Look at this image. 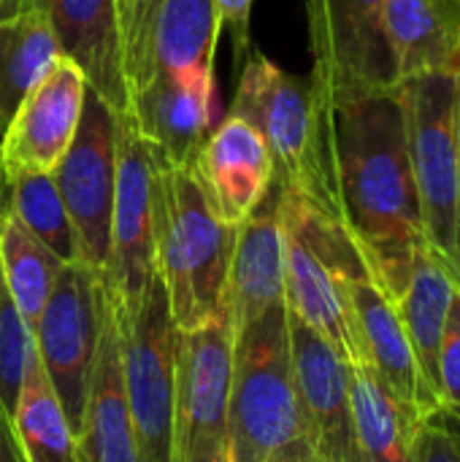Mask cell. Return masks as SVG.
I'll return each instance as SVG.
<instances>
[{"label": "cell", "mask_w": 460, "mask_h": 462, "mask_svg": "<svg viewBox=\"0 0 460 462\" xmlns=\"http://www.w3.org/2000/svg\"><path fill=\"white\" fill-rule=\"evenodd\" d=\"M320 114L331 222L399 303L426 244L401 92L320 103Z\"/></svg>", "instance_id": "cell-1"}, {"label": "cell", "mask_w": 460, "mask_h": 462, "mask_svg": "<svg viewBox=\"0 0 460 462\" xmlns=\"http://www.w3.org/2000/svg\"><path fill=\"white\" fill-rule=\"evenodd\" d=\"M155 265L176 330H195L230 311L228 273L236 227L225 225L190 168L157 160Z\"/></svg>", "instance_id": "cell-2"}, {"label": "cell", "mask_w": 460, "mask_h": 462, "mask_svg": "<svg viewBox=\"0 0 460 462\" xmlns=\"http://www.w3.org/2000/svg\"><path fill=\"white\" fill-rule=\"evenodd\" d=\"M233 114L263 135L274 160V184L331 219L323 114L312 79L287 73L263 51L249 49L239 68Z\"/></svg>", "instance_id": "cell-3"}, {"label": "cell", "mask_w": 460, "mask_h": 462, "mask_svg": "<svg viewBox=\"0 0 460 462\" xmlns=\"http://www.w3.org/2000/svg\"><path fill=\"white\" fill-rule=\"evenodd\" d=\"M423 238L460 290L458 70H439L399 84Z\"/></svg>", "instance_id": "cell-4"}, {"label": "cell", "mask_w": 460, "mask_h": 462, "mask_svg": "<svg viewBox=\"0 0 460 462\" xmlns=\"http://www.w3.org/2000/svg\"><path fill=\"white\" fill-rule=\"evenodd\" d=\"M233 333L230 462H268L277 449L304 436L287 306L279 303Z\"/></svg>", "instance_id": "cell-5"}, {"label": "cell", "mask_w": 460, "mask_h": 462, "mask_svg": "<svg viewBox=\"0 0 460 462\" xmlns=\"http://www.w3.org/2000/svg\"><path fill=\"white\" fill-rule=\"evenodd\" d=\"M279 189V187H277ZM285 225V306L317 330L347 365H366L344 271L363 265L336 222L293 192L279 189Z\"/></svg>", "instance_id": "cell-6"}, {"label": "cell", "mask_w": 460, "mask_h": 462, "mask_svg": "<svg viewBox=\"0 0 460 462\" xmlns=\"http://www.w3.org/2000/svg\"><path fill=\"white\" fill-rule=\"evenodd\" d=\"M114 311L122 336V376L136 457L138 462H174V371L179 330L160 273L155 271L141 306L130 317L119 314L117 306Z\"/></svg>", "instance_id": "cell-7"}, {"label": "cell", "mask_w": 460, "mask_h": 462, "mask_svg": "<svg viewBox=\"0 0 460 462\" xmlns=\"http://www.w3.org/2000/svg\"><path fill=\"white\" fill-rule=\"evenodd\" d=\"M230 311L179 330L174 371V462H230Z\"/></svg>", "instance_id": "cell-8"}, {"label": "cell", "mask_w": 460, "mask_h": 462, "mask_svg": "<svg viewBox=\"0 0 460 462\" xmlns=\"http://www.w3.org/2000/svg\"><path fill=\"white\" fill-rule=\"evenodd\" d=\"M385 0H306L312 87L320 103L399 89L382 27Z\"/></svg>", "instance_id": "cell-9"}, {"label": "cell", "mask_w": 460, "mask_h": 462, "mask_svg": "<svg viewBox=\"0 0 460 462\" xmlns=\"http://www.w3.org/2000/svg\"><path fill=\"white\" fill-rule=\"evenodd\" d=\"M33 336L49 387L79 436L100 341V276L79 260L62 263Z\"/></svg>", "instance_id": "cell-10"}, {"label": "cell", "mask_w": 460, "mask_h": 462, "mask_svg": "<svg viewBox=\"0 0 460 462\" xmlns=\"http://www.w3.org/2000/svg\"><path fill=\"white\" fill-rule=\"evenodd\" d=\"M52 176L76 233L79 260L103 279L117 192V114L89 87L76 135Z\"/></svg>", "instance_id": "cell-11"}, {"label": "cell", "mask_w": 460, "mask_h": 462, "mask_svg": "<svg viewBox=\"0 0 460 462\" xmlns=\"http://www.w3.org/2000/svg\"><path fill=\"white\" fill-rule=\"evenodd\" d=\"M155 181L157 162L133 119L117 116V192L111 214V246L103 273L119 314L130 317L157 271L155 265Z\"/></svg>", "instance_id": "cell-12"}, {"label": "cell", "mask_w": 460, "mask_h": 462, "mask_svg": "<svg viewBox=\"0 0 460 462\" xmlns=\"http://www.w3.org/2000/svg\"><path fill=\"white\" fill-rule=\"evenodd\" d=\"M87 95L81 68L62 57L27 92L0 138V171L5 181L27 173H54L65 157Z\"/></svg>", "instance_id": "cell-13"}, {"label": "cell", "mask_w": 460, "mask_h": 462, "mask_svg": "<svg viewBox=\"0 0 460 462\" xmlns=\"http://www.w3.org/2000/svg\"><path fill=\"white\" fill-rule=\"evenodd\" d=\"M342 279L352 306L366 365L380 376V382L404 409L409 422L420 428V422L428 414L439 411L442 403L418 368L399 303L363 265L344 271Z\"/></svg>", "instance_id": "cell-14"}, {"label": "cell", "mask_w": 460, "mask_h": 462, "mask_svg": "<svg viewBox=\"0 0 460 462\" xmlns=\"http://www.w3.org/2000/svg\"><path fill=\"white\" fill-rule=\"evenodd\" d=\"M287 325L304 439L325 462H355L350 365L317 330L290 311Z\"/></svg>", "instance_id": "cell-15"}, {"label": "cell", "mask_w": 460, "mask_h": 462, "mask_svg": "<svg viewBox=\"0 0 460 462\" xmlns=\"http://www.w3.org/2000/svg\"><path fill=\"white\" fill-rule=\"evenodd\" d=\"M60 54L73 60L117 116L130 111L117 0H41Z\"/></svg>", "instance_id": "cell-16"}, {"label": "cell", "mask_w": 460, "mask_h": 462, "mask_svg": "<svg viewBox=\"0 0 460 462\" xmlns=\"http://www.w3.org/2000/svg\"><path fill=\"white\" fill-rule=\"evenodd\" d=\"M192 173L225 225L239 227L274 184V160L263 135L241 116H225L206 138Z\"/></svg>", "instance_id": "cell-17"}, {"label": "cell", "mask_w": 460, "mask_h": 462, "mask_svg": "<svg viewBox=\"0 0 460 462\" xmlns=\"http://www.w3.org/2000/svg\"><path fill=\"white\" fill-rule=\"evenodd\" d=\"M228 303L233 330L285 303V225L277 184L236 227Z\"/></svg>", "instance_id": "cell-18"}, {"label": "cell", "mask_w": 460, "mask_h": 462, "mask_svg": "<svg viewBox=\"0 0 460 462\" xmlns=\"http://www.w3.org/2000/svg\"><path fill=\"white\" fill-rule=\"evenodd\" d=\"M79 462H138L125 398L119 319L100 282V341L81 420Z\"/></svg>", "instance_id": "cell-19"}, {"label": "cell", "mask_w": 460, "mask_h": 462, "mask_svg": "<svg viewBox=\"0 0 460 462\" xmlns=\"http://www.w3.org/2000/svg\"><path fill=\"white\" fill-rule=\"evenodd\" d=\"M220 32L214 0H163L152 35L155 73L176 84L211 116L217 108L214 49Z\"/></svg>", "instance_id": "cell-20"}, {"label": "cell", "mask_w": 460, "mask_h": 462, "mask_svg": "<svg viewBox=\"0 0 460 462\" xmlns=\"http://www.w3.org/2000/svg\"><path fill=\"white\" fill-rule=\"evenodd\" d=\"M382 27L399 84L460 68V0H385Z\"/></svg>", "instance_id": "cell-21"}, {"label": "cell", "mask_w": 460, "mask_h": 462, "mask_svg": "<svg viewBox=\"0 0 460 462\" xmlns=\"http://www.w3.org/2000/svg\"><path fill=\"white\" fill-rule=\"evenodd\" d=\"M127 116L157 160L190 171L214 130V116L160 73L133 92Z\"/></svg>", "instance_id": "cell-22"}, {"label": "cell", "mask_w": 460, "mask_h": 462, "mask_svg": "<svg viewBox=\"0 0 460 462\" xmlns=\"http://www.w3.org/2000/svg\"><path fill=\"white\" fill-rule=\"evenodd\" d=\"M453 292H455V282L447 276L442 263L423 244L420 252L415 254L407 290L399 298V311H401L418 368L437 398H439V390H437L439 346H442V333H445L447 311L453 303Z\"/></svg>", "instance_id": "cell-23"}, {"label": "cell", "mask_w": 460, "mask_h": 462, "mask_svg": "<svg viewBox=\"0 0 460 462\" xmlns=\"http://www.w3.org/2000/svg\"><path fill=\"white\" fill-rule=\"evenodd\" d=\"M355 462H412L418 428L369 365H350Z\"/></svg>", "instance_id": "cell-24"}, {"label": "cell", "mask_w": 460, "mask_h": 462, "mask_svg": "<svg viewBox=\"0 0 460 462\" xmlns=\"http://www.w3.org/2000/svg\"><path fill=\"white\" fill-rule=\"evenodd\" d=\"M60 60V46L41 8L0 19V138L27 92Z\"/></svg>", "instance_id": "cell-25"}, {"label": "cell", "mask_w": 460, "mask_h": 462, "mask_svg": "<svg viewBox=\"0 0 460 462\" xmlns=\"http://www.w3.org/2000/svg\"><path fill=\"white\" fill-rule=\"evenodd\" d=\"M11 428L24 462H79V441L68 425L49 379L33 357L11 411Z\"/></svg>", "instance_id": "cell-26"}, {"label": "cell", "mask_w": 460, "mask_h": 462, "mask_svg": "<svg viewBox=\"0 0 460 462\" xmlns=\"http://www.w3.org/2000/svg\"><path fill=\"white\" fill-rule=\"evenodd\" d=\"M0 268L19 314L35 328L62 263L16 219L11 206L0 211Z\"/></svg>", "instance_id": "cell-27"}, {"label": "cell", "mask_w": 460, "mask_h": 462, "mask_svg": "<svg viewBox=\"0 0 460 462\" xmlns=\"http://www.w3.org/2000/svg\"><path fill=\"white\" fill-rule=\"evenodd\" d=\"M8 206L60 263L79 260L76 233L52 173H27L8 181Z\"/></svg>", "instance_id": "cell-28"}, {"label": "cell", "mask_w": 460, "mask_h": 462, "mask_svg": "<svg viewBox=\"0 0 460 462\" xmlns=\"http://www.w3.org/2000/svg\"><path fill=\"white\" fill-rule=\"evenodd\" d=\"M33 357H35L33 328L19 314L0 268V409L8 414V420Z\"/></svg>", "instance_id": "cell-29"}, {"label": "cell", "mask_w": 460, "mask_h": 462, "mask_svg": "<svg viewBox=\"0 0 460 462\" xmlns=\"http://www.w3.org/2000/svg\"><path fill=\"white\" fill-rule=\"evenodd\" d=\"M163 0H122L119 3V27H122V51H125V76L133 92L146 87L155 76V19Z\"/></svg>", "instance_id": "cell-30"}, {"label": "cell", "mask_w": 460, "mask_h": 462, "mask_svg": "<svg viewBox=\"0 0 460 462\" xmlns=\"http://www.w3.org/2000/svg\"><path fill=\"white\" fill-rule=\"evenodd\" d=\"M442 409L460 422V290L455 287L447 311L442 346H439V376H437Z\"/></svg>", "instance_id": "cell-31"}, {"label": "cell", "mask_w": 460, "mask_h": 462, "mask_svg": "<svg viewBox=\"0 0 460 462\" xmlns=\"http://www.w3.org/2000/svg\"><path fill=\"white\" fill-rule=\"evenodd\" d=\"M412 462H460V422L445 409L428 414L412 447Z\"/></svg>", "instance_id": "cell-32"}, {"label": "cell", "mask_w": 460, "mask_h": 462, "mask_svg": "<svg viewBox=\"0 0 460 462\" xmlns=\"http://www.w3.org/2000/svg\"><path fill=\"white\" fill-rule=\"evenodd\" d=\"M220 27L230 32L233 38V57L241 68L244 57L249 54V19H252V0H214Z\"/></svg>", "instance_id": "cell-33"}, {"label": "cell", "mask_w": 460, "mask_h": 462, "mask_svg": "<svg viewBox=\"0 0 460 462\" xmlns=\"http://www.w3.org/2000/svg\"><path fill=\"white\" fill-rule=\"evenodd\" d=\"M268 462H325L309 444H306V439L301 436V439H296V441H290V444H285L282 449H277Z\"/></svg>", "instance_id": "cell-34"}, {"label": "cell", "mask_w": 460, "mask_h": 462, "mask_svg": "<svg viewBox=\"0 0 460 462\" xmlns=\"http://www.w3.org/2000/svg\"><path fill=\"white\" fill-rule=\"evenodd\" d=\"M0 462H24V455H22L14 428H11V420L3 409H0Z\"/></svg>", "instance_id": "cell-35"}, {"label": "cell", "mask_w": 460, "mask_h": 462, "mask_svg": "<svg viewBox=\"0 0 460 462\" xmlns=\"http://www.w3.org/2000/svg\"><path fill=\"white\" fill-rule=\"evenodd\" d=\"M35 8H41V0H0V19H11Z\"/></svg>", "instance_id": "cell-36"}, {"label": "cell", "mask_w": 460, "mask_h": 462, "mask_svg": "<svg viewBox=\"0 0 460 462\" xmlns=\"http://www.w3.org/2000/svg\"><path fill=\"white\" fill-rule=\"evenodd\" d=\"M8 206V181L3 179V171H0V211Z\"/></svg>", "instance_id": "cell-37"}, {"label": "cell", "mask_w": 460, "mask_h": 462, "mask_svg": "<svg viewBox=\"0 0 460 462\" xmlns=\"http://www.w3.org/2000/svg\"><path fill=\"white\" fill-rule=\"evenodd\" d=\"M458 87H460V68H458ZM458 154H460V100H458Z\"/></svg>", "instance_id": "cell-38"}, {"label": "cell", "mask_w": 460, "mask_h": 462, "mask_svg": "<svg viewBox=\"0 0 460 462\" xmlns=\"http://www.w3.org/2000/svg\"><path fill=\"white\" fill-rule=\"evenodd\" d=\"M117 3H122V0H117Z\"/></svg>", "instance_id": "cell-39"}]
</instances>
